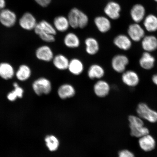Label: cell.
<instances>
[{"label": "cell", "instance_id": "1", "mask_svg": "<svg viewBox=\"0 0 157 157\" xmlns=\"http://www.w3.org/2000/svg\"><path fill=\"white\" fill-rule=\"evenodd\" d=\"M68 19L70 26L73 29H83L88 25L87 15L76 8L72 9L69 13Z\"/></svg>", "mask_w": 157, "mask_h": 157}, {"label": "cell", "instance_id": "2", "mask_svg": "<svg viewBox=\"0 0 157 157\" xmlns=\"http://www.w3.org/2000/svg\"><path fill=\"white\" fill-rule=\"evenodd\" d=\"M131 135L133 136L140 137L149 134V129L144 126V122L139 117L131 115L128 117Z\"/></svg>", "mask_w": 157, "mask_h": 157}, {"label": "cell", "instance_id": "3", "mask_svg": "<svg viewBox=\"0 0 157 157\" xmlns=\"http://www.w3.org/2000/svg\"><path fill=\"white\" fill-rule=\"evenodd\" d=\"M33 88L37 95H48L52 89V83L48 78H40L35 80L33 84Z\"/></svg>", "mask_w": 157, "mask_h": 157}, {"label": "cell", "instance_id": "4", "mask_svg": "<svg viewBox=\"0 0 157 157\" xmlns=\"http://www.w3.org/2000/svg\"><path fill=\"white\" fill-rule=\"evenodd\" d=\"M137 113L141 119L150 123L157 122V112L148 106L146 104L140 103L137 106Z\"/></svg>", "mask_w": 157, "mask_h": 157}, {"label": "cell", "instance_id": "5", "mask_svg": "<svg viewBox=\"0 0 157 157\" xmlns=\"http://www.w3.org/2000/svg\"><path fill=\"white\" fill-rule=\"evenodd\" d=\"M16 21V15L10 10L3 9L0 11V22L4 26L7 27H13Z\"/></svg>", "mask_w": 157, "mask_h": 157}, {"label": "cell", "instance_id": "6", "mask_svg": "<svg viewBox=\"0 0 157 157\" xmlns=\"http://www.w3.org/2000/svg\"><path fill=\"white\" fill-rule=\"evenodd\" d=\"M129 63L128 59L126 56L118 55L115 56L112 60L111 65L114 70L118 73L124 71Z\"/></svg>", "mask_w": 157, "mask_h": 157}, {"label": "cell", "instance_id": "7", "mask_svg": "<svg viewBox=\"0 0 157 157\" xmlns=\"http://www.w3.org/2000/svg\"><path fill=\"white\" fill-rule=\"evenodd\" d=\"M128 34L132 40L138 42L144 37L145 32L138 23H135L129 25L128 29Z\"/></svg>", "mask_w": 157, "mask_h": 157}, {"label": "cell", "instance_id": "8", "mask_svg": "<svg viewBox=\"0 0 157 157\" xmlns=\"http://www.w3.org/2000/svg\"><path fill=\"white\" fill-rule=\"evenodd\" d=\"M35 54L38 59L46 62L52 60L54 56L52 49L47 45L39 47L37 49Z\"/></svg>", "mask_w": 157, "mask_h": 157}, {"label": "cell", "instance_id": "9", "mask_svg": "<svg viewBox=\"0 0 157 157\" xmlns=\"http://www.w3.org/2000/svg\"><path fill=\"white\" fill-rule=\"evenodd\" d=\"M19 24L23 29L31 30L35 29L37 23L36 19L33 14L29 13H26L20 19Z\"/></svg>", "mask_w": 157, "mask_h": 157}, {"label": "cell", "instance_id": "10", "mask_svg": "<svg viewBox=\"0 0 157 157\" xmlns=\"http://www.w3.org/2000/svg\"><path fill=\"white\" fill-rule=\"evenodd\" d=\"M110 87L105 80H100L94 84V91L95 95L100 98L106 97L109 93Z\"/></svg>", "mask_w": 157, "mask_h": 157}, {"label": "cell", "instance_id": "11", "mask_svg": "<svg viewBox=\"0 0 157 157\" xmlns=\"http://www.w3.org/2000/svg\"><path fill=\"white\" fill-rule=\"evenodd\" d=\"M121 7L118 3L114 2H110L105 7V12L109 18L113 20L117 19L120 16Z\"/></svg>", "mask_w": 157, "mask_h": 157}, {"label": "cell", "instance_id": "12", "mask_svg": "<svg viewBox=\"0 0 157 157\" xmlns=\"http://www.w3.org/2000/svg\"><path fill=\"white\" fill-rule=\"evenodd\" d=\"M139 143L140 148L146 152L151 151L154 150L156 146L155 140L149 134L140 137Z\"/></svg>", "mask_w": 157, "mask_h": 157}, {"label": "cell", "instance_id": "13", "mask_svg": "<svg viewBox=\"0 0 157 157\" xmlns=\"http://www.w3.org/2000/svg\"><path fill=\"white\" fill-rule=\"evenodd\" d=\"M76 93L75 88L70 84H62L58 90V94L60 99H66L73 97Z\"/></svg>", "mask_w": 157, "mask_h": 157}, {"label": "cell", "instance_id": "14", "mask_svg": "<svg viewBox=\"0 0 157 157\" xmlns=\"http://www.w3.org/2000/svg\"><path fill=\"white\" fill-rule=\"evenodd\" d=\"M34 29L35 33L38 35L41 33L54 35L56 34V30L55 27L46 21H42L37 23Z\"/></svg>", "mask_w": 157, "mask_h": 157}, {"label": "cell", "instance_id": "15", "mask_svg": "<svg viewBox=\"0 0 157 157\" xmlns=\"http://www.w3.org/2000/svg\"><path fill=\"white\" fill-rule=\"evenodd\" d=\"M130 14L133 20L136 23H139L144 18L146 10L143 6L137 4L133 6L131 9Z\"/></svg>", "mask_w": 157, "mask_h": 157}, {"label": "cell", "instance_id": "16", "mask_svg": "<svg viewBox=\"0 0 157 157\" xmlns=\"http://www.w3.org/2000/svg\"><path fill=\"white\" fill-rule=\"evenodd\" d=\"M105 74V71L102 67L95 64L90 67L87 72V75L90 79H101Z\"/></svg>", "mask_w": 157, "mask_h": 157}, {"label": "cell", "instance_id": "17", "mask_svg": "<svg viewBox=\"0 0 157 157\" xmlns=\"http://www.w3.org/2000/svg\"><path fill=\"white\" fill-rule=\"evenodd\" d=\"M122 80L124 83L130 87H135L139 82L138 75L132 71L124 72L122 76Z\"/></svg>", "mask_w": 157, "mask_h": 157}, {"label": "cell", "instance_id": "18", "mask_svg": "<svg viewBox=\"0 0 157 157\" xmlns=\"http://www.w3.org/2000/svg\"><path fill=\"white\" fill-rule=\"evenodd\" d=\"M68 69L74 75H80L83 72L84 66L83 62L79 59L74 58L70 61Z\"/></svg>", "mask_w": 157, "mask_h": 157}, {"label": "cell", "instance_id": "19", "mask_svg": "<svg viewBox=\"0 0 157 157\" xmlns=\"http://www.w3.org/2000/svg\"><path fill=\"white\" fill-rule=\"evenodd\" d=\"M113 43L118 48L124 50H129L132 45L130 39L124 35H118L114 39Z\"/></svg>", "mask_w": 157, "mask_h": 157}, {"label": "cell", "instance_id": "20", "mask_svg": "<svg viewBox=\"0 0 157 157\" xmlns=\"http://www.w3.org/2000/svg\"><path fill=\"white\" fill-rule=\"evenodd\" d=\"M86 51L88 54L94 56L97 53L99 50V42L93 37H88L85 40Z\"/></svg>", "mask_w": 157, "mask_h": 157}, {"label": "cell", "instance_id": "21", "mask_svg": "<svg viewBox=\"0 0 157 157\" xmlns=\"http://www.w3.org/2000/svg\"><path fill=\"white\" fill-rule=\"evenodd\" d=\"M142 46L146 52H153L157 49V39L152 35L144 36L142 41Z\"/></svg>", "mask_w": 157, "mask_h": 157}, {"label": "cell", "instance_id": "22", "mask_svg": "<svg viewBox=\"0 0 157 157\" xmlns=\"http://www.w3.org/2000/svg\"><path fill=\"white\" fill-rule=\"evenodd\" d=\"M52 62L54 65L57 69L63 71L68 69L70 61L64 55L59 54L54 56Z\"/></svg>", "mask_w": 157, "mask_h": 157}, {"label": "cell", "instance_id": "23", "mask_svg": "<svg viewBox=\"0 0 157 157\" xmlns=\"http://www.w3.org/2000/svg\"><path fill=\"white\" fill-rule=\"evenodd\" d=\"M94 22L98 30L101 33H105L111 28V23L109 20L104 17H96Z\"/></svg>", "mask_w": 157, "mask_h": 157}, {"label": "cell", "instance_id": "24", "mask_svg": "<svg viewBox=\"0 0 157 157\" xmlns=\"http://www.w3.org/2000/svg\"><path fill=\"white\" fill-rule=\"evenodd\" d=\"M64 43L67 48H75L79 47L80 45V40L79 38L74 33H68L65 36Z\"/></svg>", "mask_w": 157, "mask_h": 157}, {"label": "cell", "instance_id": "25", "mask_svg": "<svg viewBox=\"0 0 157 157\" xmlns=\"http://www.w3.org/2000/svg\"><path fill=\"white\" fill-rule=\"evenodd\" d=\"M14 75V69L11 65L7 63L0 64V76L3 79L9 80Z\"/></svg>", "mask_w": 157, "mask_h": 157}, {"label": "cell", "instance_id": "26", "mask_svg": "<svg viewBox=\"0 0 157 157\" xmlns=\"http://www.w3.org/2000/svg\"><path fill=\"white\" fill-rule=\"evenodd\" d=\"M155 59L149 52H146L143 54L139 61L141 67L146 70H150L154 66Z\"/></svg>", "mask_w": 157, "mask_h": 157}, {"label": "cell", "instance_id": "27", "mask_svg": "<svg viewBox=\"0 0 157 157\" xmlns=\"http://www.w3.org/2000/svg\"><path fill=\"white\" fill-rule=\"evenodd\" d=\"M55 28L60 32H65L70 26L68 18L63 16H59L56 17L54 21Z\"/></svg>", "mask_w": 157, "mask_h": 157}, {"label": "cell", "instance_id": "28", "mask_svg": "<svg viewBox=\"0 0 157 157\" xmlns=\"http://www.w3.org/2000/svg\"><path fill=\"white\" fill-rule=\"evenodd\" d=\"M145 28L150 32L157 30V17L153 14H150L145 17L144 21Z\"/></svg>", "mask_w": 157, "mask_h": 157}, {"label": "cell", "instance_id": "29", "mask_svg": "<svg viewBox=\"0 0 157 157\" xmlns=\"http://www.w3.org/2000/svg\"><path fill=\"white\" fill-rule=\"evenodd\" d=\"M31 74V70L29 66L21 65L16 73V76L20 81H25L30 77Z\"/></svg>", "mask_w": 157, "mask_h": 157}, {"label": "cell", "instance_id": "30", "mask_svg": "<svg viewBox=\"0 0 157 157\" xmlns=\"http://www.w3.org/2000/svg\"><path fill=\"white\" fill-rule=\"evenodd\" d=\"M45 141L47 147L51 151H55L58 149L59 142L56 136L53 135H48L45 137Z\"/></svg>", "mask_w": 157, "mask_h": 157}, {"label": "cell", "instance_id": "31", "mask_svg": "<svg viewBox=\"0 0 157 157\" xmlns=\"http://www.w3.org/2000/svg\"><path fill=\"white\" fill-rule=\"evenodd\" d=\"M15 89L8 94L7 98L10 101H13L17 99V98H22L24 90L23 88L20 87L18 84L14 83L13 84Z\"/></svg>", "mask_w": 157, "mask_h": 157}, {"label": "cell", "instance_id": "32", "mask_svg": "<svg viewBox=\"0 0 157 157\" xmlns=\"http://www.w3.org/2000/svg\"><path fill=\"white\" fill-rule=\"evenodd\" d=\"M39 35L40 38L44 42L48 43H52L56 40L55 35L47 34V33H41Z\"/></svg>", "mask_w": 157, "mask_h": 157}, {"label": "cell", "instance_id": "33", "mask_svg": "<svg viewBox=\"0 0 157 157\" xmlns=\"http://www.w3.org/2000/svg\"><path fill=\"white\" fill-rule=\"evenodd\" d=\"M118 155V157H135L134 154L132 152L127 150H124L120 151Z\"/></svg>", "mask_w": 157, "mask_h": 157}, {"label": "cell", "instance_id": "34", "mask_svg": "<svg viewBox=\"0 0 157 157\" xmlns=\"http://www.w3.org/2000/svg\"><path fill=\"white\" fill-rule=\"evenodd\" d=\"M41 6L45 7L50 4L52 0H34Z\"/></svg>", "mask_w": 157, "mask_h": 157}, {"label": "cell", "instance_id": "35", "mask_svg": "<svg viewBox=\"0 0 157 157\" xmlns=\"http://www.w3.org/2000/svg\"><path fill=\"white\" fill-rule=\"evenodd\" d=\"M6 6L5 0H0V11L4 9Z\"/></svg>", "mask_w": 157, "mask_h": 157}, {"label": "cell", "instance_id": "36", "mask_svg": "<svg viewBox=\"0 0 157 157\" xmlns=\"http://www.w3.org/2000/svg\"><path fill=\"white\" fill-rule=\"evenodd\" d=\"M152 80L154 83L157 86V74L153 76Z\"/></svg>", "mask_w": 157, "mask_h": 157}, {"label": "cell", "instance_id": "37", "mask_svg": "<svg viewBox=\"0 0 157 157\" xmlns=\"http://www.w3.org/2000/svg\"><path fill=\"white\" fill-rule=\"evenodd\" d=\"M154 1L157 2V0H154Z\"/></svg>", "mask_w": 157, "mask_h": 157}]
</instances>
